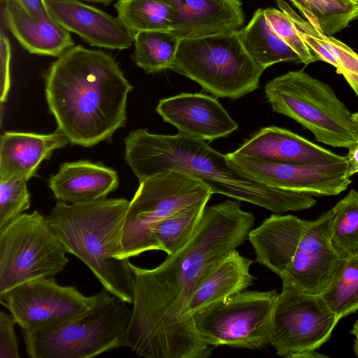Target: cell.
Returning a JSON list of instances; mask_svg holds the SVG:
<instances>
[{
	"label": "cell",
	"instance_id": "8d00e7d4",
	"mask_svg": "<svg viewBox=\"0 0 358 358\" xmlns=\"http://www.w3.org/2000/svg\"><path fill=\"white\" fill-rule=\"evenodd\" d=\"M338 73L343 76L358 97V74L348 71H341Z\"/></svg>",
	"mask_w": 358,
	"mask_h": 358
},
{
	"label": "cell",
	"instance_id": "f1b7e54d",
	"mask_svg": "<svg viewBox=\"0 0 358 358\" xmlns=\"http://www.w3.org/2000/svg\"><path fill=\"white\" fill-rule=\"evenodd\" d=\"M331 210L332 246L341 259L358 256V191L350 190Z\"/></svg>",
	"mask_w": 358,
	"mask_h": 358
},
{
	"label": "cell",
	"instance_id": "d6a6232c",
	"mask_svg": "<svg viewBox=\"0 0 358 358\" xmlns=\"http://www.w3.org/2000/svg\"><path fill=\"white\" fill-rule=\"evenodd\" d=\"M17 324L10 313H0V358H20L14 326Z\"/></svg>",
	"mask_w": 358,
	"mask_h": 358
},
{
	"label": "cell",
	"instance_id": "74e56055",
	"mask_svg": "<svg viewBox=\"0 0 358 358\" xmlns=\"http://www.w3.org/2000/svg\"><path fill=\"white\" fill-rule=\"evenodd\" d=\"M328 357L327 355L318 352L316 350H306L297 354L294 358H322Z\"/></svg>",
	"mask_w": 358,
	"mask_h": 358
},
{
	"label": "cell",
	"instance_id": "8fae6325",
	"mask_svg": "<svg viewBox=\"0 0 358 358\" xmlns=\"http://www.w3.org/2000/svg\"><path fill=\"white\" fill-rule=\"evenodd\" d=\"M338 320L320 295L282 285L273 310L270 344L278 356L294 358L320 348Z\"/></svg>",
	"mask_w": 358,
	"mask_h": 358
},
{
	"label": "cell",
	"instance_id": "1f68e13d",
	"mask_svg": "<svg viewBox=\"0 0 358 358\" xmlns=\"http://www.w3.org/2000/svg\"><path fill=\"white\" fill-rule=\"evenodd\" d=\"M30 207L27 181L0 182V229L24 213Z\"/></svg>",
	"mask_w": 358,
	"mask_h": 358
},
{
	"label": "cell",
	"instance_id": "cb8c5ba5",
	"mask_svg": "<svg viewBox=\"0 0 358 358\" xmlns=\"http://www.w3.org/2000/svg\"><path fill=\"white\" fill-rule=\"evenodd\" d=\"M280 10L292 20L303 40L317 60L331 64L337 73L348 71L358 74V54L343 42L328 36L300 17L284 0H276Z\"/></svg>",
	"mask_w": 358,
	"mask_h": 358
},
{
	"label": "cell",
	"instance_id": "7a4b0ae2",
	"mask_svg": "<svg viewBox=\"0 0 358 358\" xmlns=\"http://www.w3.org/2000/svg\"><path fill=\"white\" fill-rule=\"evenodd\" d=\"M132 90L110 55L80 45L59 56L45 75L46 100L58 129L71 144L84 147L124 127Z\"/></svg>",
	"mask_w": 358,
	"mask_h": 358
},
{
	"label": "cell",
	"instance_id": "44dd1931",
	"mask_svg": "<svg viewBox=\"0 0 358 358\" xmlns=\"http://www.w3.org/2000/svg\"><path fill=\"white\" fill-rule=\"evenodd\" d=\"M1 2L6 28L29 53L58 57L74 46L70 32L50 15L37 20L28 15L18 0Z\"/></svg>",
	"mask_w": 358,
	"mask_h": 358
},
{
	"label": "cell",
	"instance_id": "ee69618b",
	"mask_svg": "<svg viewBox=\"0 0 358 358\" xmlns=\"http://www.w3.org/2000/svg\"><path fill=\"white\" fill-rule=\"evenodd\" d=\"M4 1V0H1V1Z\"/></svg>",
	"mask_w": 358,
	"mask_h": 358
},
{
	"label": "cell",
	"instance_id": "4316f807",
	"mask_svg": "<svg viewBox=\"0 0 358 358\" xmlns=\"http://www.w3.org/2000/svg\"><path fill=\"white\" fill-rule=\"evenodd\" d=\"M206 202L184 208L161 221L152 231L156 250L173 255L192 238L202 217Z\"/></svg>",
	"mask_w": 358,
	"mask_h": 358
},
{
	"label": "cell",
	"instance_id": "d6986e66",
	"mask_svg": "<svg viewBox=\"0 0 358 358\" xmlns=\"http://www.w3.org/2000/svg\"><path fill=\"white\" fill-rule=\"evenodd\" d=\"M252 263L236 249L199 282L181 313L182 322L189 331L199 336L192 320L194 313L245 290L253 284L255 278L250 273Z\"/></svg>",
	"mask_w": 358,
	"mask_h": 358
},
{
	"label": "cell",
	"instance_id": "30bf717a",
	"mask_svg": "<svg viewBox=\"0 0 358 358\" xmlns=\"http://www.w3.org/2000/svg\"><path fill=\"white\" fill-rule=\"evenodd\" d=\"M278 295L275 289L238 292L194 313V329L211 347L262 348L270 344Z\"/></svg>",
	"mask_w": 358,
	"mask_h": 358
},
{
	"label": "cell",
	"instance_id": "9c48e42d",
	"mask_svg": "<svg viewBox=\"0 0 358 358\" xmlns=\"http://www.w3.org/2000/svg\"><path fill=\"white\" fill-rule=\"evenodd\" d=\"M68 253L47 217L23 213L0 229V293L29 280L55 278L69 263Z\"/></svg>",
	"mask_w": 358,
	"mask_h": 358
},
{
	"label": "cell",
	"instance_id": "484cf974",
	"mask_svg": "<svg viewBox=\"0 0 358 358\" xmlns=\"http://www.w3.org/2000/svg\"><path fill=\"white\" fill-rule=\"evenodd\" d=\"M180 40L170 31H143L134 35L135 64L148 73L170 69Z\"/></svg>",
	"mask_w": 358,
	"mask_h": 358
},
{
	"label": "cell",
	"instance_id": "5b68a950",
	"mask_svg": "<svg viewBox=\"0 0 358 358\" xmlns=\"http://www.w3.org/2000/svg\"><path fill=\"white\" fill-rule=\"evenodd\" d=\"M103 289L81 313L51 326L22 330L31 358H92L123 346L131 309Z\"/></svg>",
	"mask_w": 358,
	"mask_h": 358
},
{
	"label": "cell",
	"instance_id": "83f0119b",
	"mask_svg": "<svg viewBox=\"0 0 358 358\" xmlns=\"http://www.w3.org/2000/svg\"><path fill=\"white\" fill-rule=\"evenodd\" d=\"M290 1L310 24L328 36L341 31L358 18V1Z\"/></svg>",
	"mask_w": 358,
	"mask_h": 358
},
{
	"label": "cell",
	"instance_id": "836d02e7",
	"mask_svg": "<svg viewBox=\"0 0 358 358\" xmlns=\"http://www.w3.org/2000/svg\"><path fill=\"white\" fill-rule=\"evenodd\" d=\"M1 101H6L10 85L11 48L8 38L1 29L0 34Z\"/></svg>",
	"mask_w": 358,
	"mask_h": 358
},
{
	"label": "cell",
	"instance_id": "d590c367",
	"mask_svg": "<svg viewBox=\"0 0 358 358\" xmlns=\"http://www.w3.org/2000/svg\"><path fill=\"white\" fill-rule=\"evenodd\" d=\"M348 149L347 157L349 164L348 176L350 177L358 173V142L354 143Z\"/></svg>",
	"mask_w": 358,
	"mask_h": 358
},
{
	"label": "cell",
	"instance_id": "f35d334b",
	"mask_svg": "<svg viewBox=\"0 0 358 358\" xmlns=\"http://www.w3.org/2000/svg\"><path fill=\"white\" fill-rule=\"evenodd\" d=\"M352 120L353 122L355 132L357 136V140L358 142V112L352 114Z\"/></svg>",
	"mask_w": 358,
	"mask_h": 358
},
{
	"label": "cell",
	"instance_id": "7bdbcfd3",
	"mask_svg": "<svg viewBox=\"0 0 358 358\" xmlns=\"http://www.w3.org/2000/svg\"><path fill=\"white\" fill-rule=\"evenodd\" d=\"M341 1H358V0H338Z\"/></svg>",
	"mask_w": 358,
	"mask_h": 358
},
{
	"label": "cell",
	"instance_id": "8992f818",
	"mask_svg": "<svg viewBox=\"0 0 358 358\" xmlns=\"http://www.w3.org/2000/svg\"><path fill=\"white\" fill-rule=\"evenodd\" d=\"M170 69L232 100L258 89L264 71L245 50L238 31L180 41Z\"/></svg>",
	"mask_w": 358,
	"mask_h": 358
},
{
	"label": "cell",
	"instance_id": "60d3db41",
	"mask_svg": "<svg viewBox=\"0 0 358 358\" xmlns=\"http://www.w3.org/2000/svg\"><path fill=\"white\" fill-rule=\"evenodd\" d=\"M85 1H92V2H97V3H103L105 5H108L114 0H85Z\"/></svg>",
	"mask_w": 358,
	"mask_h": 358
},
{
	"label": "cell",
	"instance_id": "52a82bcc",
	"mask_svg": "<svg viewBox=\"0 0 358 358\" xmlns=\"http://www.w3.org/2000/svg\"><path fill=\"white\" fill-rule=\"evenodd\" d=\"M273 111L287 116L327 145L348 148L357 142L352 114L327 83L302 70L289 71L264 88Z\"/></svg>",
	"mask_w": 358,
	"mask_h": 358
},
{
	"label": "cell",
	"instance_id": "ffe728a7",
	"mask_svg": "<svg viewBox=\"0 0 358 358\" xmlns=\"http://www.w3.org/2000/svg\"><path fill=\"white\" fill-rule=\"evenodd\" d=\"M69 143L58 129L49 134L5 131L0 138V182H27L36 175L43 160Z\"/></svg>",
	"mask_w": 358,
	"mask_h": 358
},
{
	"label": "cell",
	"instance_id": "5bb4252c",
	"mask_svg": "<svg viewBox=\"0 0 358 358\" xmlns=\"http://www.w3.org/2000/svg\"><path fill=\"white\" fill-rule=\"evenodd\" d=\"M331 216L330 209L308 221L280 275L282 285L320 295L329 285L342 260L331 242Z\"/></svg>",
	"mask_w": 358,
	"mask_h": 358
},
{
	"label": "cell",
	"instance_id": "ab89813d",
	"mask_svg": "<svg viewBox=\"0 0 358 358\" xmlns=\"http://www.w3.org/2000/svg\"><path fill=\"white\" fill-rule=\"evenodd\" d=\"M350 334H353L356 337L358 336V320L354 324L353 327L350 331Z\"/></svg>",
	"mask_w": 358,
	"mask_h": 358
},
{
	"label": "cell",
	"instance_id": "ba28073f",
	"mask_svg": "<svg viewBox=\"0 0 358 358\" xmlns=\"http://www.w3.org/2000/svg\"><path fill=\"white\" fill-rule=\"evenodd\" d=\"M212 194L210 187L201 180L175 170L163 171L139 182L125 217L122 258L130 259L156 250L152 238L155 227L178 210L207 203Z\"/></svg>",
	"mask_w": 358,
	"mask_h": 358
},
{
	"label": "cell",
	"instance_id": "d4e9b609",
	"mask_svg": "<svg viewBox=\"0 0 358 358\" xmlns=\"http://www.w3.org/2000/svg\"><path fill=\"white\" fill-rule=\"evenodd\" d=\"M117 17L133 34L143 31H170L173 8L169 0H119Z\"/></svg>",
	"mask_w": 358,
	"mask_h": 358
},
{
	"label": "cell",
	"instance_id": "4dcf8cb0",
	"mask_svg": "<svg viewBox=\"0 0 358 358\" xmlns=\"http://www.w3.org/2000/svg\"><path fill=\"white\" fill-rule=\"evenodd\" d=\"M264 13L272 30L300 57L302 63L308 65L317 60L287 13L273 8L264 9Z\"/></svg>",
	"mask_w": 358,
	"mask_h": 358
},
{
	"label": "cell",
	"instance_id": "277c9868",
	"mask_svg": "<svg viewBox=\"0 0 358 358\" xmlns=\"http://www.w3.org/2000/svg\"><path fill=\"white\" fill-rule=\"evenodd\" d=\"M129 205L120 198L76 204L58 201L47 219L67 252L80 259L105 289L132 304L134 274L129 259L122 258Z\"/></svg>",
	"mask_w": 358,
	"mask_h": 358
},
{
	"label": "cell",
	"instance_id": "ac0fdd59",
	"mask_svg": "<svg viewBox=\"0 0 358 358\" xmlns=\"http://www.w3.org/2000/svg\"><path fill=\"white\" fill-rule=\"evenodd\" d=\"M173 8L170 31L180 41L238 31L245 22L240 0H169Z\"/></svg>",
	"mask_w": 358,
	"mask_h": 358
},
{
	"label": "cell",
	"instance_id": "e0dca14e",
	"mask_svg": "<svg viewBox=\"0 0 358 358\" xmlns=\"http://www.w3.org/2000/svg\"><path fill=\"white\" fill-rule=\"evenodd\" d=\"M50 15L91 46L125 50L134 35L118 17L78 0H44Z\"/></svg>",
	"mask_w": 358,
	"mask_h": 358
},
{
	"label": "cell",
	"instance_id": "3957f363",
	"mask_svg": "<svg viewBox=\"0 0 358 358\" xmlns=\"http://www.w3.org/2000/svg\"><path fill=\"white\" fill-rule=\"evenodd\" d=\"M125 160L139 182L175 170L206 184L213 194L246 201L275 213L303 210L315 206L313 196L275 188L252 180L229 162L227 155L205 141L178 133L131 131L124 138Z\"/></svg>",
	"mask_w": 358,
	"mask_h": 358
},
{
	"label": "cell",
	"instance_id": "b9f144b4",
	"mask_svg": "<svg viewBox=\"0 0 358 358\" xmlns=\"http://www.w3.org/2000/svg\"><path fill=\"white\" fill-rule=\"evenodd\" d=\"M353 350L356 356L358 357V336H357L355 340Z\"/></svg>",
	"mask_w": 358,
	"mask_h": 358
},
{
	"label": "cell",
	"instance_id": "7c38bea8",
	"mask_svg": "<svg viewBox=\"0 0 358 358\" xmlns=\"http://www.w3.org/2000/svg\"><path fill=\"white\" fill-rule=\"evenodd\" d=\"M99 296L100 292L85 296L73 286L58 284L55 278H43L0 293V302L22 330H31L78 315L91 307Z\"/></svg>",
	"mask_w": 358,
	"mask_h": 358
},
{
	"label": "cell",
	"instance_id": "e575fe53",
	"mask_svg": "<svg viewBox=\"0 0 358 358\" xmlns=\"http://www.w3.org/2000/svg\"><path fill=\"white\" fill-rule=\"evenodd\" d=\"M33 19L39 20L50 16L44 0H18Z\"/></svg>",
	"mask_w": 358,
	"mask_h": 358
},
{
	"label": "cell",
	"instance_id": "f546056e",
	"mask_svg": "<svg viewBox=\"0 0 358 358\" xmlns=\"http://www.w3.org/2000/svg\"><path fill=\"white\" fill-rule=\"evenodd\" d=\"M320 296L339 320L358 310V256L342 259Z\"/></svg>",
	"mask_w": 358,
	"mask_h": 358
},
{
	"label": "cell",
	"instance_id": "2e32d148",
	"mask_svg": "<svg viewBox=\"0 0 358 358\" xmlns=\"http://www.w3.org/2000/svg\"><path fill=\"white\" fill-rule=\"evenodd\" d=\"M233 152L247 158L304 166L348 161L347 156L339 155L287 129L275 126L262 128Z\"/></svg>",
	"mask_w": 358,
	"mask_h": 358
},
{
	"label": "cell",
	"instance_id": "7402d4cb",
	"mask_svg": "<svg viewBox=\"0 0 358 358\" xmlns=\"http://www.w3.org/2000/svg\"><path fill=\"white\" fill-rule=\"evenodd\" d=\"M118 184L115 170L89 161L65 162L48 180L55 197L71 204L105 199Z\"/></svg>",
	"mask_w": 358,
	"mask_h": 358
},
{
	"label": "cell",
	"instance_id": "4fadbf2b",
	"mask_svg": "<svg viewBox=\"0 0 358 358\" xmlns=\"http://www.w3.org/2000/svg\"><path fill=\"white\" fill-rule=\"evenodd\" d=\"M235 169L265 185L311 196H335L351 184L348 161L321 166L282 164L227 155Z\"/></svg>",
	"mask_w": 358,
	"mask_h": 358
},
{
	"label": "cell",
	"instance_id": "9a60e30c",
	"mask_svg": "<svg viewBox=\"0 0 358 358\" xmlns=\"http://www.w3.org/2000/svg\"><path fill=\"white\" fill-rule=\"evenodd\" d=\"M156 111L178 133L213 141L238 128L215 98L201 93H182L159 100Z\"/></svg>",
	"mask_w": 358,
	"mask_h": 358
},
{
	"label": "cell",
	"instance_id": "603a6c76",
	"mask_svg": "<svg viewBox=\"0 0 358 358\" xmlns=\"http://www.w3.org/2000/svg\"><path fill=\"white\" fill-rule=\"evenodd\" d=\"M247 52L264 70L279 62L302 63L300 57L271 28L264 13L259 8L245 27L238 31Z\"/></svg>",
	"mask_w": 358,
	"mask_h": 358
},
{
	"label": "cell",
	"instance_id": "6da1fadb",
	"mask_svg": "<svg viewBox=\"0 0 358 358\" xmlns=\"http://www.w3.org/2000/svg\"><path fill=\"white\" fill-rule=\"evenodd\" d=\"M255 221L239 201L206 207L191 240L153 268L130 262L133 308L123 346L146 358H207L213 348L184 325L181 313L199 282L242 245Z\"/></svg>",
	"mask_w": 358,
	"mask_h": 358
}]
</instances>
